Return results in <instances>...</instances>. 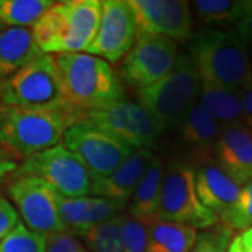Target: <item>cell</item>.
Returning <instances> with one entry per match:
<instances>
[{"mask_svg": "<svg viewBox=\"0 0 252 252\" xmlns=\"http://www.w3.org/2000/svg\"><path fill=\"white\" fill-rule=\"evenodd\" d=\"M63 99L77 111H90L124 99L121 77L107 61L89 54L51 55Z\"/></svg>", "mask_w": 252, "mask_h": 252, "instance_id": "1", "label": "cell"}, {"mask_svg": "<svg viewBox=\"0 0 252 252\" xmlns=\"http://www.w3.org/2000/svg\"><path fill=\"white\" fill-rule=\"evenodd\" d=\"M74 108L42 109L0 102V144L21 160L62 143L69 126L80 121Z\"/></svg>", "mask_w": 252, "mask_h": 252, "instance_id": "2", "label": "cell"}, {"mask_svg": "<svg viewBox=\"0 0 252 252\" xmlns=\"http://www.w3.org/2000/svg\"><path fill=\"white\" fill-rule=\"evenodd\" d=\"M101 9V0L55 1L31 27L39 51L45 55L87 51L98 31Z\"/></svg>", "mask_w": 252, "mask_h": 252, "instance_id": "3", "label": "cell"}, {"mask_svg": "<svg viewBox=\"0 0 252 252\" xmlns=\"http://www.w3.org/2000/svg\"><path fill=\"white\" fill-rule=\"evenodd\" d=\"M192 61L202 83L241 90L252 80L247 46L235 31L207 28L195 34L189 45Z\"/></svg>", "mask_w": 252, "mask_h": 252, "instance_id": "4", "label": "cell"}, {"mask_svg": "<svg viewBox=\"0 0 252 252\" xmlns=\"http://www.w3.org/2000/svg\"><path fill=\"white\" fill-rule=\"evenodd\" d=\"M202 80L188 55H178L171 72L161 80L137 91L140 105L164 129L178 127L188 109L196 104Z\"/></svg>", "mask_w": 252, "mask_h": 252, "instance_id": "5", "label": "cell"}, {"mask_svg": "<svg viewBox=\"0 0 252 252\" xmlns=\"http://www.w3.org/2000/svg\"><path fill=\"white\" fill-rule=\"evenodd\" d=\"M86 121L133 150H150L158 143L164 127L140 104L117 101L105 107L81 112Z\"/></svg>", "mask_w": 252, "mask_h": 252, "instance_id": "6", "label": "cell"}, {"mask_svg": "<svg viewBox=\"0 0 252 252\" xmlns=\"http://www.w3.org/2000/svg\"><path fill=\"white\" fill-rule=\"evenodd\" d=\"M154 217L195 230H206L219 223L217 217L200 203L195 187V170L187 162H172L165 168Z\"/></svg>", "mask_w": 252, "mask_h": 252, "instance_id": "7", "label": "cell"}, {"mask_svg": "<svg viewBox=\"0 0 252 252\" xmlns=\"http://www.w3.org/2000/svg\"><path fill=\"white\" fill-rule=\"evenodd\" d=\"M16 175L38 178L64 198L90 195V172L80 158L62 143L24 158L13 177Z\"/></svg>", "mask_w": 252, "mask_h": 252, "instance_id": "8", "label": "cell"}, {"mask_svg": "<svg viewBox=\"0 0 252 252\" xmlns=\"http://www.w3.org/2000/svg\"><path fill=\"white\" fill-rule=\"evenodd\" d=\"M0 102L27 108H72L62 97L51 55L42 54L0 86Z\"/></svg>", "mask_w": 252, "mask_h": 252, "instance_id": "9", "label": "cell"}, {"mask_svg": "<svg viewBox=\"0 0 252 252\" xmlns=\"http://www.w3.org/2000/svg\"><path fill=\"white\" fill-rule=\"evenodd\" d=\"M62 144L80 158L91 178L108 177L135 152L86 121L69 126Z\"/></svg>", "mask_w": 252, "mask_h": 252, "instance_id": "10", "label": "cell"}, {"mask_svg": "<svg viewBox=\"0 0 252 252\" xmlns=\"http://www.w3.org/2000/svg\"><path fill=\"white\" fill-rule=\"evenodd\" d=\"M18 217L41 234L64 231L59 216V195L45 182L30 175H16L7 188Z\"/></svg>", "mask_w": 252, "mask_h": 252, "instance_id": "11", "label": "cell"}, {"mask_svg": "<svg viewBox=\"0 0 252 252\" xmlns=\"http://www.w3.org/2000/svg\"><path fill=\"white\" fill-rule=\"evenodd\" d=\"M175 41L157 35L136 36L121 66L124 80L136 90H143L171 72L178 58Z\"/></svg>", "mask_w": 252, "mask_h": 252, "instance_id": "12", "label": "cell"}, {"mask_svg": "<svg viewBox=\"0 0 252 252\" xmlns=\"http://www.w3.org/2000/svg\"><path fill=\"white\" fill-rule=\"evenodd\" d=\"M133 14L136 36L157 35L171 41L188 39L192 35L193 14L184 0H129Z\"/></svg>", "mask_w": 252, "mask_h": 252, "instance_id": "13", "label": "cell"}, {"mask_svg": "<svg viewBox=\"0 0 252 252\" xmlns=\"http://www.w3.org/2000/svg\"><path fill=\"white\" fill-rule=\"evenodd\" d=\"M135 39V20L127 1L104 0L97 35L86 52L115 63L126 56Z\"/></svg>", "mask_w": 252, "mask_h": 252, "instance_id": "14", "label": "cell"}, {"mask_svg": "<svg viewBox=\"0 0 252 252\" xmlns=\"http://www.w3.org/2000/svg\"><path fill=\"white\" fill-rule=\"evenodd\" d=\"M212 158L238 187L252 181V135L248 127L244 124L221 127Z\"/></svg>", "mask_w": 252, "mask_h": 252, "instance_id": "15", "label": "cell"}, {"mask_svg": "<svg viewBox=\"0 0 252 252\" xmlns=\"http://www.w3.org/2000/svg\"><path fill=\"white\" fill-rule=\"evenodd\" d=\"M195 187L200 203L217 217L219 223L224 224L241 187L230 180L212 157L199 160L198 170L195 171Z\"/></svg>", "mask_w": 252, "mask_h": 252, "instance_id": "16", "label": "cell"}, {"mask_svg": "<svg viewBox=\"0 0 252 252\" xmlns=\"http://www.w3.org/2000/svg\"><path fill=\"white\" fill-rule=\"evenodd\" d=\"M154 156L152 150H135L108 177L91 178L90 193L97 198L115 200L125 206Z\"/></svg>", "mask_w": 252, "mask_h": 252, "instance_id": "17", "label": "cell"}, {"mask_svg": "<svg viewBox=\"0 0 252 252\" xmlns=\"http://www.w3.org/2000/svg\"><path fill=\"white\" fill-rule=\"evenodd\" d=\"M124 205L97 196L64 198L59 195V216L64 231L80 237L91 227L117 216Z\"/></svg>", "mask_w": 252, "mask_h": 252, "instance_id": "18", "label": "cell"}, {"mask_svg": "<svg viewBox=\"0 0 252 252\" xmlns=\"http://www.w3.org/2000/svg\"><path fill=\"white\" fill-rule=\"evenodd\" d=\"M178 129L182 144L196 154L199 160L212 157L221 126L199 105L198 101L182 118Z\"/></svg>", "mask_w": 252, "mask_h": 252, "instance_id": "19", "label": "cell"}, {"mask_svg": "<svg viewBox=\"0 0 252 252\" xmlns=\"http://www.w3.org/2000/svg\"><path fill=\"white\" fill-rule=\"evenodd\" d=\"M41 55L31 28L0 32V86Z\"/></svg>", "mask_w": 252, "mask_h": 252, "instance_id": "20", "label": "cell"}, {"mask_svg": "<svg viewBox=\"0 0 252 252\" xmlns=\"http://www.w3.org/2000/svg\"><path fill=\"white\" fill-rule=\"evenodd\" d=\"M146 225L149 252H190L198 231L188 225L164 221L157 217L142 220Z\"/></svg>", "mask_w": 252, "mask_h": 252, "instance_id": "21", "label": "cell"}, {"mask_svg": "<svg viewBox=\"0 0 252 252\" xmlns=\"http://www.w3.org/2000/svg\"><path fill=\"white\" fill-rule=\"evenodd\" d=\"M198 104L221 127L234 124H244L241 90L224 89L202 83Z\"/></svg>", "mask_w": 252, "mask_h": 252, "instance_id": "22", "label": "cell"}, {"mask_svg": "<svg viewBox=\"0 0 252 252\" xmlns=\"http://www.w3.org/2000/svg\"><path fill=\"white\" fill-rule=\"evenodd\" d=\"M164 171L165 168L162 160L158 156H154L130 198L132 202L129 206V216L139 220H147L156 216L160 202Z\"/></svg>", "mask_w": 252, "mask_h": 252, "instance_id": "23", "label": "cell"}, {"mask_svg": "<svg viewBox=\"0 0 252 252\" xmlns=\"http://www.w3.org/2000/svg\"><path fill=\"white\" fill-rule=\"evenodd\" d=\"M54 3L51 0H0V32L32 27Z\"/></svg>", "mask_w": 252, "mask_h": 252, "instance_id": "24", "label": "cell"}, {"mask_svg": "<svg viewBox=\"0 0 252 252\" xmlns=\"http://www.w3.org/2000/svg\"><path fill=\"white\" fill-rule=\"evenodd\" d=\"M125 215H117L91 227L77 237L90 252H122V224Z\"/></svg>", "mask_w": 252, "mask_h": 252, "instance_id": "25", "label": "cell"}, {"mask_svg": "<svg viewBox=\"0 0 252 252\" xmlns=\"http://www.w3.org/2000/svg\"><path fill=\"white\" fill-rule=\"evenodd\" d=\"M200 21L206 24L238 23L243 17L247 1L244 0H196L192 6Z\"/></svg>", "mask_w": 252, "mask_h": 252, "instance_id": "26", "label": "cell"}, {"mask_svg": "<svg viewBox=\"0 0 252 252\" xmlns=\"http://www.w3.org/2000/svg\"><path fill=\"white\" fill-rule=\"evenodd\" d=\"M0 252H45V235L18 221L0 241Z\"/></svg>", "mask_w": 252, "mask_h": 252, "instance_id": "27", "label": "cell"}, {"mask_svg": "<svg viewBox=\"0 0 252 252\" xmlns=\"http://www.w3.org/2000/svg\"><path fill=\"white\" fill-rule=\"evenodd\" d=\"M224 225L230 230L244 231L252 227V181L241 187L240 195Z\"/></svg>", "mask_w": 252, "mask_h": 252, "instance_id": "28", "label": "cell"}, {"mask_svg": "<svg viewBox=\"0 0 252 252\" xmlns=\"http://www.w3.org/2000/svg\"><path fill=\"white\" fill-rule=\"evenodd\" d=\"M231 233L228 227L221 223L206 228L202 234H198L196 243L190 252H227L231 243Z\"/></svg>", "mask_w": 252, "mask_h": 252, "instance_id": "29", "label": "cell"}, {"mask_svg": "<svg viewBox=\"0 0 252 252\" xmlns=\"http://www.w3.org/2000/svg\"><path fill=\"white\" fill-rule=\"evenodd\" d=\"M122 252H149L146 225L142 220L125 216L122 224Z\"/></svg>", "mask_w": 252, "mask_h": 252, "instance_id": "30", "label": "cell"}, {"mask_svg": "<svg viewBox=\"0 0 252 252\" xmlns=\"http://www.w3.org/2000/svg\"><path fill=\"white\" fill-rule=\"evenodd\" d=\"M45 235V252H90L76 235L66 231Z\"/></svg>", "mask_w": 252, "mask_h": 252, "instance_id": "31", "label": "cell"}, {"mask_svg": "<svg viewBox=\"0 0 252 252\" xmlns=\"http://www.w3.org/2000/svg\"><path fill=\"white\" fill-rule=\"evenodd\" d=\"M18 221L20 217L16 207L11 205L9 199L0 193V241L17 225Z\"/></svg>", "mask_w": 252, "mask_h": 252, "instance_id": "32", "label": "cell"}, {"mask_svg": "<svg viewBox=\"0 0 252 252\" xmlns=\"http://www.w3.org/2000/svg\"><path fill=\"white\" fill-rule=\"evenodd\" d=\"M21 161L23 160L20 157L0 144V182L7 180L9 177H13Z\"/></svg>", "mask_w": 252, "mask_h": 252, "instance_id": "33", "label": "cell"}, {"mask_svg": "<svg viewBox=\"0 0 252 252\" xmlns=\"http://www.w3.org/2000/svg\"><path fill=\"white\" fill-rule=\"evenodd\" d=\"M235 32L238 34L245 46L252 45V1H247V7L241 20L237 23Z\"/></svg>", "mask_w": 252, "mask_h": 252, "instance_id": "34", "label": "cell"}, {"mask_svg": "<svg viewBox=\"0 0 252 252\" xmlns=\"http://www.w3.org/2000/svg\"><path fill=\"white\" fill-rule=\"evenodd\" d=\"M241 101L244 109V125L252 135V80L241 89Z\"/></svg>", "mask_w": 252, "mask_h": 252, "instance_id": "35", "label": "cell"}, {"mask_svg": "<svg viewBox=\"0 0 252 252\" xmlns=\"http://www.w3.org/2000/svg\"><path fill=\"white\" fill-rule=\"evenodd\" d=\"M240 238H241L244 252H252V227L247 228L243 234L240 235Z\"/></svg>", "mask_w": 252, "mask_h": 252, "instance_id": "36", "label": "cell"}, {"mask_svg": "<svg viewBox=\"0 0 252 252\" xmlns=\"http://www.w3.org/2000/svg\"><path fill=\"white\" fill-rule=\"evenodd\" d=\"M227 252H244L240 235H237V237H234V238L231 240V243H230V245H228V250H227Z\"/></svg>", "mask_w": 252, "mask_h": 252, "instance_id": "37", "label": "cell"}]
</instances>
